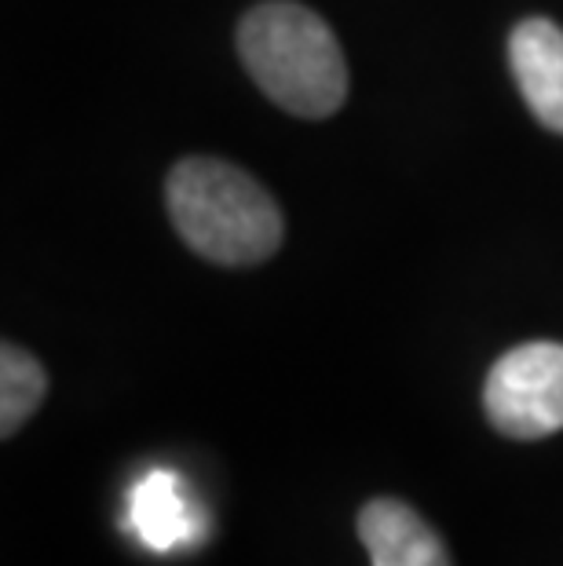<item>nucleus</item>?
Instances as JSON below:
<instances>
[{
    "instance_id": "obj_1",
    "label": "nucleus",
    "mask_w": 563,
    "mask_h": 566,
    "mask_svg": "<svg viewBox=\"0 0 563 566\" xmlns=\"http://www.w3.org/2000/svg\"><path fill=\"white\" fill-rule=\"evenodd\" d=\"M176 234L220 268H257L282 245L279 201L246 168L220 158H184L165 184Z\"/></svg>"
},
{
    "instance_id": "obj_2",
    "label": "nucleus",
    "mask_w": 563,
    "mask_h": 566,
    "mask_svg": "<svg viewBox=\"0 0 563 566\" xmlns=\"http://www.w3.org/2000/svg\"><path fill=\"white\" fill-rule=\"evenodd\" d=\"M246 74L285 114L322 122L347 99V63L326 19L293 0L257 4L238 27Z\"/></svg>"
},
{
    "instance_id": "obj_3",
    "label": "nucleus",
    "mask_w": 563,
    "mask_h": 566,
    "mask_svg": "<svg viewBox=\"0 0 563 566\" xmlns=\"http://www.w3.org/2000/svg\"><path fill=\"white\" fill-rule=\"evenodd\" d=\"M483 409L505 439L534 442L563 431V344L534 340L501 355L487 373Z\"/></svg>"
},
{
    "instance_id": "obj_4",
    "label": "nucleus",
    "mask_w": 563,
    "mask_h": 566,
    "mask_svg": "<svg viewBox=\"0 0 563 566\" xmlns=\"http://www.w3.org/2000/svg\"><path fill=\"white\" fill-rule=\"evenodd\" d=\"M509 70L534 122L563 136V30L553 19H523L509 33Z\"/></svg>"
},
{
    "instance_id": "obj_5",
    "label": "nucleus",
    "mask_w": 563,
    "mask_h": 566,
    "mask_svg": "<svg viewBox=\"0 0 563 566\" xmlns=\"http://www.w3.org/2000/svg\"><path fill=\"white\" fill-rule=\"evenodd\" d=\"M128 530L150 552H176L195 545L201 534V515L187 497L184 479L169 468H150L128 490Z\"/></svg>"
},
{
    "instance_id": "obj_6",
    "label": "nucleus",
    "mask_w": 563,
    "mask_h": 566,
    "mask_svg": "<svg viewBox=\"0 0 563 566\" xmlns=\"http://www.w3.org/2000/svg\"><path fill=\"white\" fill-rule=\"evenodd\" d=\"M358 541L374 566H453L442 537L406 501L377 497L358 512Z\"/></svg>"
},
{
    "instance_id": "obj_7",
    "label": "nucleus",
    "mask_w": 563,
    "mask_h": 566,
    "mask_svg": "<svg viewBox=\"0 0 563 566\" xmlns=\"http://www.w3.org/2000/svg\"><path fill=\"white\" fill-rule=\"evenodd\" d=\"M48 395V373L27 347L4 344L0 352V436L11 439L38 413Z\"/></svg>"
}]
</instances>
